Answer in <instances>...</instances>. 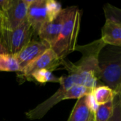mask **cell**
Returning a JSON list of instances; mask_svg holds the SVG:
<instances>
[{"instance_id":"6da1fadb","label":"cell","mask_w":121,"mask_h":121,"mask_svg":"<svg viewBox=\"0 0 121 121\" xmlns=\"http://www.w3.org/2000/svg\"><path fill=\"white\" fill-rule=\"evenodd\" d=\"M106 45L101 38L86 45H77L75 50L82 53V57L77 63L63 60L61 65L71 77L74 84L83 85L95 89L99 80L98 55Z\"/></svg>"},{"instance_id":"7a4b0ae2","label":"cell","mask_w":121,"mask_h":121,"mask_svg":"<svg viewBox=\"0 0 121 121\" xmlns=\"http://www.w3.org/2000/svg\"><path fill=\"white\" fill-rule=\"evenodd\" d=\"M66 9V16L60 35L51 48L61 60H64L76 50L81 19V12L77 6H70Z\"/></svg>"},{"instance_id":"3957f363","label":"cell","mask_w":121,"mask_h":121,"mask_svg":"<svg viewBox=\"0 0 121 121\" xmlns=\"http://www.w3.org/2000/svg\"><path fill=\"white\" fill-rule=\"evenodd\" d=\"M99 80L118 94L121 85V48L106 45L98 55Z\"/></svg>"},{"instance_id":"277c9868","label":"cell","mask_w":121,"mask_h":121,"mask_svg":"<svg viewBox=\"0 0 121 121\" xmlns=\"http://www.w3.org/2000/svg\"><path fill=\"white\" fill-rule=\"evenodd\" d=\"M34 30L26 20L13 30H3L0 43L6 53L14 55L31 42Z\"/></svg>"},{"instance_id":"5b68a950","label":"cell","mask_w":121,"mask_h":121,"mask_svg":"<svg viewBox=\"0 0 121 121\" xmlns=\"http://www.w3.org/2000/svg\"><path fill=\"white\" fill-rule=\"evenodd\" d=\"M59 89L53 96L26 113V116L29 119L38 120L42 118L53 106L64 100V96L66 91L74 85L73 79L70 75L59 77Z\"/></svg>"},{"instance_id":"8992f818","label":"cell","mask_w":121,"mask_h":121,"mask_svg":"<svg viewBox=\"0 0 121 121\" xmlns=\"http://www.w3.org/2000/svg\"><path fill=\"white\" fill-rule=\"evenodd\" d=\"M62 60L51 48H49L21 69L19 72V76L29 80L31 74L37 70L47 69L53 72L57 69L61 65Z\"/></svg>"},{"instance_id":"52a82bcc","label":"cell","mask_w":121,"mask_h":121,"mask_svg":"<svg viewBox=\"0 0 121 121\" xmlns=\"http://www.w3.org/2000/svg\"><path fill=\"white\" fill-rule=\"evenodd\" d=\"M29 0H13L10 7L2 13L4 30H13L27 20Z\"/></svg>"},{"instance_id":"ba28073f","label":"cell","mask_w":121,"mask_h":121,"mask_svg":"<svg viewBox=\"0 0 121 121\" xmlns=\"http://www.w3.org/2000/svg\"><path fill=\"white\" fill-rule=\"evenodd\" d=\"M66 13V9H62L61 13L55 19L51 21L46 22L37 33L41 40L48 44L50 48L55 44L60 35Z\"/></svg>"},{"instance_id":"9c48e42d","label":"cell","mask_w":121,"mask_h":121,"mask_svg":"<svg viewBox=\"0 0 121 121\" xmlns=\"http://www.w3.org/2000/svg\"><path fill=\"white\" fill-rule=\"evenodd\" d=\"M27 21L34 30L38 33L41 26L48 21L46 0H29L27 9Z\"/></svg>"},{"instance_id":"30bf717a","label":"cell","mask_w":121,"mask_h":121,"mask_svg":"<svg viewBox=\"0 0 121 121\" xmlns=\"http://www.w3.org/2000/svg\"><path fill=\"white\" fill-rule=\"evenodd\" d=\"M49 48L50 46L41 40H31L21 51L14 55L21 70Z\"/></svg>"},{"instance_id":"8fae6325","label":"cell","mask_w":121,"mask_h":121,"mask_svg":"<svg viewBox=\"0 0 121 121\" xmlns=\"http://www.w3.org/2000/svg\"><path fill=\"white\" fill-rule=\"evenodd\" d=\"M101 40L106 45L121 48V21L106 18L101 30Z\"/></svg>"},{"instance_id":"7c38bea8","label":"cell","mask_w":121,"mask_h":121,"mask_svg":"<svg viewBox=\"0 0 121 121\" xmlns=\"http://www.w3.org/2000/svg\"><path fill=\"white\" fill-rule=\"evenodd\" d=\"M92 112L88 102V95L85 96L78 99L68 121H88Z\"/></svg>"},{"instance_id":"4fadbf2b","label":"cell","mask_w":121,"mask_h":121,"mask_svg":"<svg viewBox=\"0 0 121 121\" xmlns=\"http://www.w3.org/2000/svg\"><path fill=\"white\" fill-rule=\"evenodd\" d=\"M116 94V92L105 85L96 86L92 93L93 99L97 106L103 105L110 101H113Z\"/></svg>"},{"instance_id":"5bb4252c","label":"cell","mask_w":121,"mask_h":121,"mask_svg":"<svg viewBox=\"0 0 121 121\" xmlns=\"http://www.w3.org/2000/svg\"><path fill=\"white\" fill-rule=\"evenodd\" d=\"M0 71L18 72L21 71L19 65L14 55L9 53L0 54Z\"/></svg>"},{"instance_id":"9a60e30c","label":"cell","mask_w":121,"mask_h":121,"mask_svg":"<svg viewBox=\"0 0 121 121\" xmlns=\"http://www.w3.org/2000/svg\"><path fill=\"white\" fill-rule=\"evenodd\" d=\"M93 88H90L83 85L74 84L68 89L64 96V100L67 99H79L85 96L91 94L93 91Z\"/></svg>"},{"instance_id":"2e32d148","label":"cell","mask_w":121,"mask_h":121,"mask_svg":"<svg viewBox=\"0 0 121 121\" xmlns=\"http://www.w3.org/2000/svg\"><path fill=\"white\" fill-rule=\"evenodd\" d=\"M31 79H33L41 84H46L47 82L59 83V78L56 77L52 72L47 69H40L33 72L29 80H31Z\"/></svg>"},{"instance_id":"e0dca14e","label":"cell","mask_w":121,"mask_h":121,"mask_svg":"<svg viewBox=\"0 0 121 121\" xmlns=\"http://www.w3.org/2000/svg\"><path fill=\"white\" fill-rule=\"evenodd\" d=\"M113 110V101L98 106L95 112L96 121H108Z\"/></svg>"},{"instance_id":"ac0fdd59","label":"cell","mask_w":121,"mask_h":121,"mask_svg":"<svg viewBox=\"0 0 121 121\" xmlns=\"http://www.w3.org/2000/svg\"><path fill=\"white\" fill-rule=\"evenodd\" d=\"M62 11L61 4L60 2L55 0H46V11L48 21H51L55 19Z\"/></svg>"},{"instance_id":"d6986e66","label":"cell","mask_w":121,"mask_h":121,"mask_svg":"<svg viewBox=\"0 0 121 121\" xmlns=\"http://www.w3.org/2000/svg\"><path fill=\"white\" fill-rule=\"evenodd\" d=\"M108 121H121V110L119 96L117 94L113 99V110Z\"/></svg>"},{"instance_id":"ffe728a7","label":"cell","mask_w":121,"mask_h":121,"mask_svg":"<svg viewBox=\"0 0 121 121\" xmlns=\"http://www.w3.org/2000/svg\"><path fill=\"white\" fill-rule=\"evenodd\" d=\"M13 0H0V12L2 13L6 11L11 5Z\"/></svg>"},{"instance_id":"44dd1931","label":"cell","mask_w":121,"mask_h":121,"mask_svg":"<svg viewBox=\"0 0 121 121\" xmlns=\"http://www.w3.org/2000/svg\"><path fill=\"white\" fill-rule=\"evenodd\" d=\"M3 30H4V18H3L2 13L0 12V39H1V36L3 33Z\"/></svg>"},{"instance_id":"7402d4cb","label":"cell","mask_w":121,"mask_h":121,"mask_svg":"<svg viewBox=\"0 0 121 121\" xmlns=\"http://www.w3.org/2000/svg\"><path fill=\"white\" fill-rule=\"evenodd\" d=\"M88 121H96L95 120V112H92L90 117H89V119Z\"/></svg>"},{"instance_id":"603a6c76","label":"cell","mask_w":121,"mask_h":121,"mask_svg":"<svg viewBox=\"0 0 121 121\" xmlns=\"http://www.w3.org/2000/svg\"><path fill=\"white\" fill-rule=\"evenodd\" d=\"M3 53H6V51H5L4 47L2 46L1 43H0V54H3Z\"/></svg>"},{"instance_id":"cb8c5ba5","label":"cell","mask_w":121,"mask_h":121,"mask_svg":"<svg viewBox=\"0 0 121 121\" xmlns=\"http://www.w3.org/2000/svg\"><path fill=\"white\" fill-rule=\"evenodd\" d=\"M118 94V96H119V100H120V106H121V91L119 93V94Z\"/></svg>"},{"instance_id":"d4e9b609","label":"cell","mask_w":121,"mask_h":121,"mask_svg":"<svg viewBox=\"0 0 121 121\" xmlns=\"http://www.w3.org/2000/svg\"><path fill=\"white\" fill-rule=\"evenodd\" d=\"M121 91V88H120V90H119V92H118V94H119Z\"/></svg>"}]
</instances>
